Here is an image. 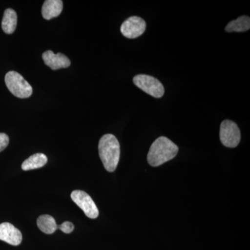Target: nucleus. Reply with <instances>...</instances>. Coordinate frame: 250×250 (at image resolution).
<instances>
[{
  "label": "nucleus",
  "instance_id": "obj_1",
  "mask_svg": "<svg viewBox=\"0 0 250 250\" xmlns=\"http://www.w3.org/2000/svg\"><path fill=\"white\" fill-rule=\"evenodd\" d=\"M179 152V148L170 139L161 136L152 143L147 154L149 165L157 167L172 160Z\"/></svg>",
  "mask_w": 250,
  "mask_h": 250
},
{
  "label": "nucleus",
  "instance_id": "obj_2",
  "mask_svg": "<svg viewBox=\"0 0 250 250\" xmlns=\"http://www.w3.org/2000/svg\"><path fill=\"white\" fill-rule=\"evenodd\" d=\"M99 155L108 172L116 170L121 156L120 143L113 134L104 135L98 145Z\"/></svg>",
  "mask_w": 250,
  "mask_h": 250
},
{
  "label": "nucleus",
  "instance_id": "obj_3",
  "mask_svg": "<svg viewBox=\"0 0 250 250\" xmlns=\"http://www.w3.org/2000/svg\"><path fill=\"white\" fill-rule=\"evenodd\" d=\"M5 83L9 91L18 98H28L32 95V87L17 72H8L5 76Z\"/></svg>",
  "mask_w": 250,
  "mask_h": 250
},
{
  "label": "nucleus",
  "instance_id": "obj_4",
  "mask_svg": "<svg viewBox=\"0 0 250 250\" xmlns=\"http://www.w3.org/2000/svg\"><path fill=\"white\" fill-rule=\"evenodd\" d=\"M133 81L138 88L153 98H162L165 93L164 85L155 77L147 75H138L134 77Z\"/></svg>",
  "mask_w": 250,
  "mask_h": 250
},
{
  "label": "nucleus",
  "instance_id": "obj_5",
  "mask_svg": "<svg viewBox=\"0 0 250 250\" xmlns=\"http://www.w3.org/2000/svg\"><path fill=\"white\" fill-rule=\"evenodd\" d=\"M220 139L225 147H237L241 139V131L238 125L234 122L229 120L222 122L220 125Z\"/></svg>",
  "mask_w": 250,
  "mask_h": 250
},
{
  "label": "nucleus",
  "instance_id": "obj_6",
  "mask_svg": "<svg viewBox=\"0 0 250 250\" xmlns=\"http://www.w3.org/2000/svg\"><path fill=\"white\" fill-rule=\"evenodd\" d=\"M72 201L84 212L88 218L95 219L98 218L99 210L93 199L88 194L82 190H74L71 193Z\"/></svg>",
  "mask_w": 250,
  "mask_h": 250
},
{
  "label": "nucleus",
  "instance_id": "obj_7",
  "mask_svg": "<svg viewBox=\"0 0 250 250\" xmlns=\"http://www.w3.org/2000/svg\"><path fill=\"white\" fill-rule=\"evenodd\" d=\"M146 29V22L143 18L131 16L126 19L121 25L123 35L127 39H134L142 35Z\"/></svg>",
  "mask_w": 250,
  "mask_h": 250
},
{
  "label": "nucleus",
  "instance_id": "obj_8",
  "mask_svg": "<svg viewBox=\"0 0 250 250\" xmlns=\"http://www.w3.org/2000/svg\"><path fill=\"white\" fill-rule=\"evenodd\" d=\"M0 240L11 246H17L22 242V235L20 230L11 223H1L0 224Z\"/></svg>",
  "mask_w": 250,
  "mask_h": 250
},
{
  "label": "nucleus",
  "instance_id": "obj_9",
  "mask_svg": "<svg viewBox=\"0 0 250 250\" xmlns=\"http://www.w3.org/2000/svg\"><path fill=\"white\" fill-rule=\"evenodd\" d=\"M42 59L45 65L52 70H57L61 68H66L70 65V59L64 54H55L52 51H46L42 54Z\"/></svg>",
  "mask_w": 250,
  "mask_h": 250
},
{
  "label": "nucleus",
  "instance_id": "obj_10",
  "mask_svg": "<svg viewBox=\"0 0 250 250\" xmlns=\"http://www.w3.org/2000/svg\"><path fill=\"white\" fill-rule=\"evenodd\" d=\"M62 7L63 4L62 0H47L42 5V17L47 21L58 17L62 14Z\"/></svg>",
  "mask_w": 250,
  "mask_h": 250
},
{
  "label": "nucleus",
  "instance_id": "obj_11",
  "mask_svg": "<svg viewBox=\"0 0 250 250\" xmlns=\"http://www.w3.org/2000/svg\"><path fill=\"white\" fill-rule=\"evenodd\" d=\"M17 22L18 17L16 11L12 9H7L4 11L1 28L6 34H13L17 27Z\"/></svg>",
  "mask_w": 250,
  "mask_h": 250
},
{
  "label": "nucleus",
  "instance_id": "obj_12",
  "mask_svg": "<svg viewBox=\"0 0 250 250\" xmlns=\"http://www.w3.org/2000/svg\"><path fill=\"white\" fill-rule=\"evenodd\" d=\"M47 157L42 153H37L26 159L22 164V169L24 171L34 170L41 168L46 165Z\"/></svg>",
  "mask_w": 250,
  "mask_h": 250
},
{
  "label": "nucleus",
  "instance_id": "obj_13",
  "mask_svg": "<svg viewBox=\"0 0 250 250\" xmlns=\"http://www.w3.org/2000/svg\"><path fill=\"white\" fill-rule=\"evenodd\" d=\"M250 28V18L249 16H242L238 19L231 21L226 28L227 32H245L249 30Z\"/></svg>",
  "mask_w": 250,
  "mask_h": 250
},
{
  "label": "nucleus",
  "instance_id": "obj_14",
  "mask_svg": "<svg viewBox=\"0 0 250 250\" xmlns=\"http://www.w3.org/2000/svg\"><path fill=\"white\" fill-rule=\"evenodd\" d=\"M39 229L47 234H52L57 229V225L53 217L49 215H42L37 220Z\"/></svg>",
  "mask_w": 250,
  "mask_h": 250
},
{
  "label": "nucleus",
  "instance_id": "obj_15",
  "mask_svg": "<svg viewBox=\"0 0 250 250\" xmlns=\"http://www.w3.org/2000/svg\"><path fill=\"white\" fill-rule=\"evenodd\" d=\"M57 229L62 230V232L65 233H70L74 231L75 226L73 224L70 223V222H64L63 223L60 225H57Z\"/></svg>",
  "mask_w": 250,
  "mask_h": 250
},
{
  "label": "nucleus",
  "instance_id": "obj_16",
  "mask_svg": "<svg viewBox=\"0 0 250 250\" xmlns=\"http://www.w3.org/2000/svg\"><path fill=\"white\" fill-rule=\"evenodd\" d=\"M9 143V138L6 134L0 133V152L4 150L7 147Z\"/></svg>",
  "mask_w": 250,
  "mask_h": 250
}]
</instances>
